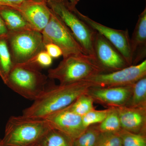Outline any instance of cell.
Masks as SVG:
<instances>
[{"mask_svg":"<svg viewBox=\"0 0 146 146\" xmlns=\"http://www.w3.org/2000/svg\"><path fill=\"white\" fill-rule=\"evenodd\" d=\"M0 146H5L4 145V144H3L1 139H0Z\"/></svg>","mask_w":146,"mask_h":146,"instance_id":"31","label":"cell"},{"mask_svg":"<svg viewBox=\"0 0 146 146\" xmlns=\"http://www.w3.org/2000/svg\"><path fill=\"white\" fill-rule=\"evenodd\" d=\"M50 128L44 119L11 116L2 141L5 146H32L38 143Z\"/></svg>","mask_w":146,"mask_h":146,"instance_id":"2","label":"cell"},{"mask_svg":"<svg viewBox=\"0 0 146 146\" xmlns=\"http://www.w3.org/2000/svg\"><path fill=\"white\" fill-rule=\"evenodd\" d=\"M73 141L59 131L50 128L39 143L42 146H73Z\"/></svg>","mask_w":146,"mask_h":146,"instance_id":"19","label":"cell"},{"mask_svg":"<svg viewBox=\"0 0 146 146\" xmlns=\"http://www.w3.org/2000/svg\"><path fill=\"white\" fill-rule=\"evenodd\" d=\"M9 31L5 23L0 16V37L7 36Z\"/></svg>","mask_w":146,"mask_h":146,"instance_id":"29","label":"cell"},{"mask_svg":"<svg viewBox=\"0 0 146 146\" xmlns=\"http://www.w3.org/2000/svg\"><path fill=\"white\" fill-rule=\"evenodd\" d=\"M103 73L106 72L93 58L87 55H71L63 58L57 67L49 70L48 77L58 80L60 84H69Z\"/></svg>","mask_w":146,"mask_h":146,"instance_id":"3","label":"cell"},{"mask_svg":"<svg viewBox=\"0 0 146 146\" xmlns=\"http://www.w3.org/2000/svg\"><path fill=\"white\" fill-rule=\"evenodd\" d=\"M14 65L7 36L0 37V77L4 83Z\"/></svg>","mask_w":146,"mask_h":146,"instance_id":"18","label":"cell"},{"mask_svg":"<svg viewBox=\"0 0 146 146\" xmlns=\"http://www.w3.org/2000/svg\"><path fill=\"white\" fill-rule=\"evenodd\" d=\"M132 65L138 64L146 56V8L138 16L130 38Z\"/></svg>","mask_w":146,"mask_h":146,"instance_id":"15","label":"cell"},{"mask_svg":"<svg viewBox=\"0 0 146 146\" xmlns=\"http://www.w3.org/2000/svg\"><path fill=\"white\" fill-rule=\"evenodd\" d=\"M40 70L29 63L14 65L4 84L18 95L33 101L46 87L48 76Z\"/></svg>","mask_w":146,"mask_h":146,"instance_id":"4","label":"cell"},{"mask_svg":"<svg viewBox=\"0 0 146 146\" xmlns=\"http://www.w3.org/2000/svg\"><path fill=\"white\" fill-rule=\"evenodd\" d=\"M100 133L97 124L89 126L73 141V146H95Z\"/></svg>","mask_w":146,"mask_h":146,"instance_id":"21","label":"cell"},{"mask_svg":"<svg viewBox=\"0 0 146 146\" xmlns=\"http://www.w3.org/2000/svg\"><path fill=\"white\" fill-rule=\"evenodd\" d=\"M95 146H122L118 133H100Z\"/></svg>","mask_w":146,"mask_h":146,"instance_id":"25","label":"cell"},{"mask_svg":"<svg viewBox=\"0 0 146 146\" xmlns=\"http://www.w3.org/2000/svg\"><path fill=\"white\" fill-rule=\"evenodd\" d=\"M27 0H0V6L13 7Z\"/></svg>","mask_w":146,"mask_h":146,"instance_id":"28","label":"cell"},{"mask_svg":"<svg viewBox=\"0 0 146 146\" xmlns=\"http://www.w3.org/2000/svg\"><path fill=\"white\" fill-rule=\"evenodd\" d=\"M91 84L86 80L69 84L51 85L29 107L22 115L33 119H44L54 112L68 107L80 96L86 94Z\"/></svg>","mask_w":146,"mask_h":146,"instance_id":"1","label":"cell"},{"mask_svg":"<svg viewBox=\"0 0 146 146\" xmlns=\"http://www.w3.org/2000/svg\"><path fill=\"white\" fill-rule=\"evenodd\" d=\"M96 60L106 73L121 70L128 66L117 50L98 33H96L94 40Z\"/></svg>","mask_w":146,"mask_h":146,"instance_id":"10","label":"cell"},{"mask_svg":"<svg viewBox=\"0 0 146 146\" xmlns=\"http://www.w3.org/2000/svg\"><path fill=\"white\" fill-rule=\"evenodd\" d=\"M32 146H41V145H40V144H39V143H38L35 144V145H33Z\"/></svg>","mask_w":146,"mask_h":146,"instance_id":"32","label":"cell"},{"mask_svg":"<svg viewBox=\"0 0 146 146\" xmlns=\"http://www.w3.org/2000/svg\"><path fill=\"white\" fill-rule=\"evenodd\" d=\"M146 76V60L136 65H129L121 70L100 73L84 80L91 86L108 87L132 86Z\"/></svg>","mask_w":146,"mask_h":146,"instance_id":"8","label":"cell"},{"mask_svg":"<svg viewBox=\"0 0 146 146\" xmlns=\"http://www.w3.org/2000/svg\"><path fill=\"white\" fill-rule=\"evenodd\" d=\"M122 146H146L145 134L131 133L121 129L118 132Z\"/></svg>","mask_w":146,"mask_h":146,"instance_id":"23","label":"cell"},{"mask_svg":"<svg viewBox=\"0 0 146 146\" xmlns=\"http://www.w3.org/2000/svg\"><path fill=\"white\" fill-rule=\"evenodd\" d=\"M124 106L146 108V76L133 84L130 99Z\"/></svg>","mask_w":146,"mask_h":146,"instance_id":"17","label":"cell"},{"mask_svg":"<svg viewBox=\"0 0 146 146\" xmlns=\"http://www.w3.org/2000/svg\"><path fill=\"white\" fill-rule=\"evenodd\" d=\"M115 108L117 111L122 129L146 135V108L126 106Z\"/></svg>","mask_w":146,"mask_h":146,"instance_id":"14","label":"cell"},{"mask_svg":"<svg viewBox=\"0 0 146 146\" xmlns=\"http://www.w3.org/2000/svg\"><path fill=\"white\" fill-rule=\"evenodd\" d=\"M110 110V108L103 110H96L95 108L82 117V123L87 128L94 125L98 124L105 119Z\"/></svg>","mask_w":146,"mask_h":146,"instance_id":"24","label":"cell"},{"mask_svg":"<svg viewBox=\"0 0 146 146\" xmlns=\"http://www.w3.org/2000/svg\"><path fill=\"white\" fill-rule=\"evenodd\" d=\"M47 5L70 30L87 55L96 59L94 40L96 32L80 18L68 0H47Z\"/></svg>","mask_w":146,"mask_h":146,"instance_id":"5","label":"cell"},{"mask_svg":"<svg viewBox=\"0 0 146 146\" xmlns=\"http://www.w3.org/2000/svg\"><path fill=\"white\" fill-rule=\"evenodd\" d=\"M27 63L32 64L41 70L50 67L52 64V58L44 49L38 52Z\"/></svg>","mask_w":146,"mask_h":146,"instance_id":"26","label":"cell"},{"mask_svg":"<svg viewBox=\"0 0 146 146\" xmlns=\"http://www.w3.org/2000/svg\"><path fill=\"white\" fill-rule=\"evenodd\" d=\"M76 13L80 18L94 30L101 34L117 50L124 58L128 65H132L130 38L127 29H116L104 25L80 13Z\"/></svg>","mask_w":146,"mask_h":146,"instance_id":"9","label":"cell"},{"mask_svg":"<svg viewBox=\"0 0 146 146\" xmlns=\"http://www.w3.org/2000/svg\"><path fill=\"white\" fill-rule=\"evenodd\" d=\"M132 86L101 87L91 86L86 93L94 102L110 107L124 106L130 99Z\"/></svg>","mask_w":146,"mask_h":146,"instance_id":"12","label":"cell"},{"mask_svg":"<svg viewBox=\"0 0 146 146\" xmlns=\"http://www.w3.org/2000/svg\"><path fill=\"white\" fill-rule=\"evenodd\" d=\"M94 103L91 97L84 94L78 97L68 107L76 114L82 117L95 108Z\"/></svg>","mask_w":146,"mask_h":146,"instance_id":"22","label":"cell"},{"mask_svg":"<svg viewBox=\"0 0 146 146\" xmlns=\"http://www.w3.org/2000/svg\"><path fill=\"white\" fill-rule=\"evenodd\" d=\"M44 49L52 58H58L63 55L60 48L53 43H48L45 44Z\"/></svg>","mask_w":146,"mask_h":146,"instance_id":"27","label":"cell"},{"mask_svg":"<svg viewBox=\"0 0 146 146\" xmlns=\"http://www.w3.org/2000/svg\"><path fill=\"white\" fill-rule=\"evenodd\" d=\"M12 8L19 11L33 28L41 33L48 23L51 14L47 0H27Z\"/></svg>","mask_w":146,"mask_h":146,"instance_id":"13","label":"cell"},{"mask_svg":"<svg viewBox=\"0 0 146 146\" xmlns=\"http://www.w3.org/2000/svg\"><path fill=\"white\" fill-rule=\"evenodd\" d=\"M50 127L59 131L73 141L86 130L82 123L81 116L68 107L56 111L44 118Z\"/></svg>","mask_w":146,"mask_h":146,"instance_id":"11","label":"cell"},{"mask_svg":"<svg viewBox=\"0 0 146 146\" xmlns=\"http://www.w3.org/2000/svg\"><path fill=\"white\" fill-rule=\"evenodd\" d=\"M0 16L2 18L9 32L33 29L22 14L12 7L0 6Z\"/></svg>","mask_w":146,"mask_h":146,"instance_id":"16","label":"cell"},{"mask_svg":"<svg viewBox=\"0 0 146 146\" xmlns=\"http://www.w3.org/2000/svg\"><path fill=\"white\" fill-rule=\"evenodd\" d=\"M7 40L14 65L28 63L44 50L42 33L33 29L9 32Z\"/></svg>","mask_w":146,"mask_h":146,"instance_id":"6","label":"cell"},{"mask_svg":"<svg viewBox=\"0 0 146 146\" xmlns=\"http://www.w3.org/2000/svg\"><path fill=\"white\" fill-rule=\"evenodd\" d=\"M41 33L44 45L51 43L57 45L63 58L87 55L70 30L52 9L49 21Z\"/></svg>","mask_w":146,"mask_h":146,"instance_id":"7","label":"cell"},{"mask_svg":"<svg viewBox=\"0 0 146 146\" xmlns=\"http://www.w3.org/2000/svg\"><path fill=\"white\" fill-rule=\"evenodd\" d=\"M110 108V110L106 117L101 123L97 124L101 133H118L121 129L119 115L115 107Z\"/></svg>","mask_w":146,"mask_h":146,"instance_id":"20","label":"cell"},{"mask_svg":"<svg viewBox=\"0 0 146 146\" xmlns=\"http://www.w3.org/2000/svg\"><path fill=\"white\" fill-rule=\"evenodd\" d=\"M68 1L70 3V5L71 7L72 8H75L76 6L80 0H68Z\"/></svg>","mask_w":146,"mask_h":146,"instance_id":"30","label":"cell"}]
</instances>
